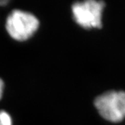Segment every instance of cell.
<instances>
[{"mask_svg": "<svg viewBox=\"0 0 125 125\" xmlns=\"http://www.w3.org/2000/svg\"><path fill=\"white\" fill-rule=\"evenodd\" d=\"M8 1H0V4L1 5H4L5 4H7Z\"/></svg>", "mask_w": 125, "mask_h": 125, "instance_id": "6", "label": "cell"}, {"mask_svg": "<svg viewBox=\"0 0 125 125\" xmlns=\"http://www.w3.org/2000/svg\"><path fill=\"white\" fill-rule=\"evenodd\" d=\"M94 106L105 120L120 122L125 118V92L110 90L94 99Z\"/></svg>", "mask_w": 125, "mask_h": 125, "instance_id": "2", "label": "cell"}, {"mask_svg": "<svg viewBox=\"0 0 125 125\" xmlns=\"http://www.w3.org/2000/svg\"><path fill=\"white\" fill-rule=\"evenodd\" d=\"M0 125H12L11 117L4 111H0Z\"/></svg>", "mask_w": 125, "mask_h": 125, "instance_id": "4", "label": "cell"}, {"mask_svg": "<svg viewBox=\"0 0 125 125\" xmlns=\"http://www.w3.org/2000/svg\"><path fill=\"white\" fill-rule=\"evenodd\" d=\"M105 7L103 1L87 0L77 1L72 6L74 19L79 25L85 29L102 27V12Z\"/></svg>", "mask_w": 125, "mask_h": 125, "instance_id": "3", "label": "cell"}, {"mask_svg": "<svg viewBox=\"0 0 125 125\" xmlns=\"http://www.w3.org/2000/svg\"><path fill=\"white\" fill-rule=\"evenodd\" d=\"M4 81L1 79H0V99H1L3 96V93H4Z\"/></svg>", "mask_w": 125, "mask_h": 125, "instance_id": "5", "label": "cell"}, {"mask_svg": "<svg viewBox=\"0 0 125 125\" xmlns=\"http://www.w3.org/2000/svg\"><path fill=\"white\" fill-rule=\"evenodd\" d=\"M39 24L38 19L31 13L22 10H13L7 17L6 29L13 39L25 41L36 33Z\"/></svg>", "mask_w": 125, "mask_h": 125, "instance_id": "1", "label": "cell"}]
</instances>
